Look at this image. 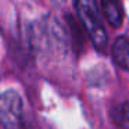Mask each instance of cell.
I'll return each mask as SVG.
<instances>
[{
    "label": "cell",
    "instance_id": "6da1fadb",
    "mask_svg": "<svg viewBox=\"0 0 129 129\" xmlns=\"http://www.w3.org/2000/svg\"><path fill=\"white\" fill-rule=\"evenodd\" d=\"M74 7L94 47L103 50L107 45V34L96 0H74Z\"/></svg>",
    "mask_w": 129,
    "mask_h": 129
},
{
    "label": "cell",
    "instance_id": "7a4b0ae2",
    "mask_svg": "<svg viewBox=\"0 0 129 129\" xmlns=\"http://www.w3.org/2000/svg\"><path fill=\"white\" fill-rule=\"evenodd\" d=\"M22 117V100L15 90L0 94V121L7 129H14Z\"/></svg>",
    "mask_w": 129,
    "mask_h": 129
},
{
    "label": "cell",
    "instance_id": "3957f363",
    "mask_svg": "<svg viewBox=\"0 0 129 129\" xmlns=\"http://www.w3.org/2000/svg\"><path fill=\"white\" fill-rule=\"evenodd\" d=\"M101 7H103V13L110 25L114 28H119L123 20L119 0H101Z\"/></svg>",
    "mask_w": 129,
    "mask_h": 129
},
{
    "label": "cell",
    "instance_id": "277c9868",
    "mask_svg": "<svg viewBox=\"0 0 129 129\" xmlns=\"http://www.w3.org/2000/svg\"><path fill=\"white\" fill-rule=\"evenodd\" d=\"M114 62L122 70L129 71V39L118 38L112 46Z\"/></svg>",
    "mask_w": 129,
    "mask_h": 129
}]
</instances>
